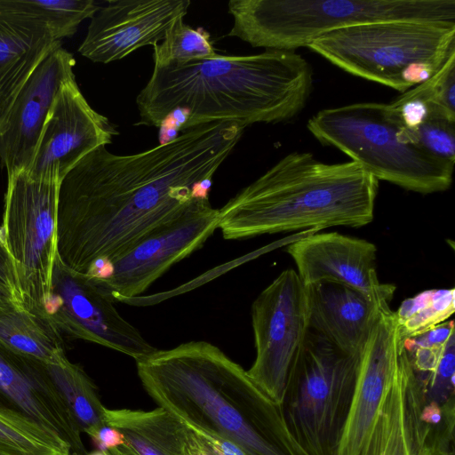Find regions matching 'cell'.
<instances>
[{
    "instance_id": "6da1fadb",
    "label": "cell",
    "mask_w": 455,
    "mask_h": 455,
    "mask_svg": "<svg viewBox=\"0 0 455 455\" xmlns=\"http://www.w3.org/2000/svg\"><path fill=\"white\" fill-rule=\"evenodd\" d=\"M245 127L208 123L140 153L116 155L100 146L86 155L60 181L56 260L92 275L209 196Z\"/></svg>"
},
{
    "instance_id": "7a4b0ae2",
    "label": "cell",
    "mask_w": 455,
    "mask_h": 455,
    "mask_svg": "<svg viewBox=\"0 0 455 455\" xmlns=\"http://www.w3.org/2000/svg\"><path fill=\"white\" fill-rule=\"evenodd\" d=\"M312 84L308 62L286 50L154 67L136 99L137 124L162 128L174 120L183 132L215 122H283L304 108Z\"/></svg>"
},
{
    "instance_id": "3957f363",
    "label": "cell",
    "mask_w": 455,
    "mask_h": 455,
    "mask_svg": "<svg viewBox=\"0 0 455 455\" xmlns=\"http://www.w3.org/2000/svg\"><path fill=\"white\" fill-rule=\"evenodd\" d=\"M148 395L195 432L228 441L244 455H307L281 405L240 364L204 340L181 343L136 361Z\"/></svg>"
},
{
    "instance_id": "277c9868",
    "label": "cell",
    "mask_w": 455,
    "mask_h": 455,
    "mask_svg": "<svg viewBox=\"0 0 455 455\" xmlns=\"http://www.w3.org/2000/svg\"><path fill=\"white\" fill-rule=\"evenodd\" d=\"M379 180L355 162L327 164L293 152L219 209L226 240L373 220Z\"/></svg>"
},
{
    "instance_id": "5b68a950",
    "label": "cell",
    "mask_w": 455,
    "mask_h": 455,
    "mask_svg": "<svg viewBox=\"0 0 455 455\" xmlns=\"http://www.w3.org/2000/svg\"><path fill=\"white\" fill-rule=\"evenodd\" d=\"M228 36L293 51L338 28L385 20L455 23V0H231Z\"/></svg>"
},
{
    "instance_id": "8992f818",
    "label": "cell",
    "mask_w": 455,
    "mask_h": 455,
    "mask_svg": "<svg viewBox=\"0 0 455 455\" xmlns=\"http://www.w3.org/2000/svg\"><path fill=\"white\" fill-rule=\"evenodd\" d=\"M307 127L322 144L339 149L378 180L422 194L444 191L451 184L454 164L417 145L390 104L323 109Z\"/></svg>"
},
{
    "instance_id": "52a82bcc",
    "label": "cell",
    "mask_w": 455,
    "mask_h": 455,
    "mask_svg": "<svg viewBox=\"0 0 455 455\" xmlns=\"http://www.w3.org/2000/svg\"><path fill=\"white\" fill-rule=\"evenodd\" d=\"M307 47L354 76L404 92L455 54V23L369 22L330 31Z\"/></svg>"
},
{
    "instance_id": "ba28073f",
    "label": "cell",
    "mask_w": 455,
    "mask_h": 455,
    "mask_svg": "<svg viewBox=\"0 0 455 455\" xmlns=\"http://www.w3.org/2000/svg\"><path fill=\"white\" fill-rule=\"evenodd\" d=\"M360 355L346 354L307 330L280 404L291 434L307 455H337Z\"/></svg>"
},
{
    "instance_id": "9c48e42d",
    "label": "cell",
    "mask_w": 455,
    "mask_h": 455,
    "mask_svg": "<svg viewBox=\"0 0 455 455\" xmlns=\"http://www.w3.org/2000/svg\"><path fill=\"white\" fill-rule=\"evenodd\" d=\"M60 180L35 179L26 172L7 176L3 229L23 308L43 316L56 259Z\"/></svg>"
},
{
    "instance_id": "30bf717a",
    "label": "cell",
    "mask_w": 455,
    "mask_h": 455,
    "mask_svg": "<svg viewBox=\"0 0 455 455\" xmlns=\"http://www.w3.org/2000/svg\"><path fill=\"white\" fill-rule=\"evenodd\" d=\"M219 209L209 196L195 201L91 277L115 301L138 298L172 266L204 246L218 228Z\"/></svg>"
},
{
    "instance_id": "8fae6325",
    "label": "cell",
    "mask_w": 455,
    "mask_h": 455,
    "mask_svg": "<svg viewBox=\"0 0 455 455\" xmlns=\"http://www.w3.org/2000/svg\"><path fill=\"white\" fill-rule=\"evenodd\" d=\"M256 357L249 377L281 404L288 375L308 330L305 285L293 269L283 271L251 306Z\"/></svg>"
},
{
    "instance_id": "7c38bea8",
    "label": "cell",
    "mask_w": 455,
    "mask_h": 455,
    "mask_svg": "<svg viewBox=\"0 0 455 455\" xmlns=\"http://www.w3.org/2000/svg\"><path fill=\"white\" fill-rule=\"evenodd\" d=\"M110 295L91 277L65 269L56 259L43 316L60 333L124 354L136 361L156 350L117 311Z\"/></svg>"
},
{
    "instance_id": "4fadbf2b",
    "label": "cell",
    "mask_w": 455,
    "mask_h": 455,
    "mask_svg": "<svg viewBox=\"0 0 455 455\" xmlns=\"http://www.w3.org/2000/svg\"><path fill=\"white\" fill-rule=\"evenodd\" d=\"M119 132L95 111L80 91L76 77L59 91L44 124L30 166L31 178L60 181L82 158L110 144Z\"/></svg>"
},
{
    "instance_id": "5bb4252c",
    "label": "cell",
    "mask_w": 455,
    "mask_h": 455,
    "mask_svg": "<svg viewBox=\"0 0 455 455\" xmlns=\"http://www.w3.org/2000/svg\"><path fill=\"white\" fill-rule=\"evenodd\" d=\"M400 333L390 307L381 311L360 355L348 415L337 455H370L395 379Z\"/></svg>"
},
{
    "instance_id": "9a60e30c",
    "label": "cell",
    "mask_w": 455,
    "mask_h": 455,
    "mask_svg": "<svg viewBox=\"0 0 455 455\" xmlns=\"http://www.w3.org/2000/svg\"><path fill=\"white\" fill-rule=\"evenodd\" d=\"M189 0H110L88 26L79 53L108 64L162 41L172 23L184 18Z\"/></svg>"
},
{
    "instance_id": "2e32d148",
    "label": "cell",
    "mask_w": 455,
    "mask_h": 455,
    "mask_svg": "<svg viewBox=\"0 0 455 455\" xmlns=\"http://www.w3.org/2000/svg\"><path fill=\"white\" fill-rule=\"evenodd\" d=\"M76 60L57 42L17 94L0 127V164L7 176L31 164L52 104L60 88L75 78Z\"/></svg>"
},
{
    "instance_id": "e0dca14e",
    "label": "cell",
    "mask_w": 455,
    "mask_h": 455,
    "mask_svg": "<svg viewBox=\"0 0 455 455\" xmlns=\"http://www.w3.org/2000/svg\"><path fill=\"white\" fill-rule=\"evenodd\" d=\"M304 285L333 282L389 305L395 286L381 283L376 271L377 248L364 239L337 232L308 234L287 248Z\"/></svg>"
},
{
    "instance_id": "ac0fdd59",
    "label": "cell",
    "mask_w": 455,
    "mask_h": 455,
    "mask_svg": "<svg viewBox=\"0 0 455 455\" xmlns=\"http://www.w3.org/2000/svg\"><path fill=\"white\" fill-rule=\"evenodd\" d=\"M0 395L13 409L59 435L69 445L71 455L87 454L82 432L44 363L0 347Z\"/></svg>"
},
{
    "instance_id": "d6986e66",
    "label": "cell",
    "mask_w": 455,
    "mask_h": 455,
    "mask_svg": "<svg viewBox=\"0 0 455 455\" xmlns=\"http://www.w3.org/2000/svg\"><path fill=\"white\" fill-rule=\"evenodd\" d=\"M57 42L28 0H0V127L23 84Z\"/></svg>"
},
{
    "instance_id": "ffe728a7",
    "label": "cell",
    "mask_w": 455,
    "mask_h": 455,
    "mask_svg": "<svg viewBox=\"0 0 455 455\" xmlns=\"http://www.w3.org/2000/svg\"><path fill=\"white\" fill-rule=\"evenodd\" d=\"M308 329L346 354L360 355L382 310L363 293L333 282L305 285Z\"/></svg>"
},
{
    "instance_id": "44dd1931",
    "label": "cell",
    "mask_w": 455,
    "mask_h": 455,
    "mask_svg": "<svg viewBox=\"0 0 455 455\" xmlns=\"http://www.w3.org/2000/svg\"><path fill=\"white\" fill-rule=\"evenodd\" d=\"M104 423L117 429L137 455H191L195 434L162 407L152 411L104 410Z\"/></svg>"
},
{
    "instance_id": "7402d4cb",
    "label": "cell",
    "mask_w": 455,
    "mask_h": 455,
    "mask_svg": "<svg viewBox=\"0 0 455 455\" xmlns=\"http://www.w3.org/2000/svg\"><path fill=\"white\" fill-rule=\"evenodd\" d=\"M390 106L417 145L454 164L455 112L438 103L424 82L403 92Z\"/></svg>"
},
{
    "instance_id": "603a6c76",
    "label": "cell",
    "mask_w": 455,
    "mask_h": 455,
    "mask_svg": "<svg viewBox=\"0 0 455 455\" xmlns=\"http://www.w3.org/2000/svg\"><path fill=\"white\" fill-rule=\"evenodd\" d=\"M0 347L44 364L65 355L56 328L26 309L0 310Z\"/></svg>"
},
{
    "instance_id": "cb8c5ba5",
    "label": "cell",
    "mask_w": 455,
    "mask_h": 455,
    "mask_svg": "<svg viewBox=\"0 0 455 455\" xmlns=\"http://www.w3.org/2000/svg\"><path fill=\"white\" fill-rule=\"evenodd\" d=\"M44 365L81 432L91 435L106 425V407L95 385L79 365L71 363L66 355Z\"/></svg>"
},
{
    "instance_id": "d4e9b609",
    "label": "cell",
    "mask_w": 455,
    "mask_h": 455,
    "mask_svg": "<svg viewBox=\"0 0 455 455\" xmlns=\"http://www.w3.org/2000/svg\"><path fill=\"white\" fill-rule=\"evenodd\" d=\"M0 455H71V450L52 431L0 405Z\"/></svg>"
},
{
    "instance_id": "484cf974",
    "label": "cell",
    "mask_w": 455,
    "mask_h": 455,
    "mask_svg": "<svg viewBox=\"0 0 455 455\" xmlns=\"http://www.w3.org/2000/svg\"><path fill=\"white\" fill-rule=\"evenodd\" d=\"M454 310V288L427 290L404 299L394 312L401 339L416 337L446 322Z\"/></svg>"
},
{
    "instance_id": "4316f807",
    "label": "cell",
    "mask_w": 455,
    "mask_h": 455,
    "mask_svg": "<svg viewBox=\"0 0 455 455\" xmlns=\"http://www.w3.org/2000/svg\"><path fill=\"white\" fill-rule=\"evenodd\" d=\"M183 20H176L164 38L153 45L154 67L180 66L218 55L210 34L185 24Z\"/></svg>"
},
{
    "instance_id": "83f0119b",
    "label": "cell",
    "mask_w": 455,
    "mask_h": 455,
    "mask_svg": "<svg viewBox=\"0 0 455 455\" xmlns=\"http://www.w3.org/2000/svg\"><path fill=\"white\" fill-rule=\"evenodd\" d=\"M41 15L54 38L72 36L78 26L86 19H92L100 9L93 0H28Z\"/></svg>"
},
{
    "instance_id": "f1b7e54d",
    "label": "cell",
    "mask_w": 455,
    "mask_h": 455,
    "mask_svg": "<svg viewBox=\"0 0 455 455\" xmlns=\"http://www.w3.org/2000/svg\"><path fill=\"white\" fill-rule=\"evenodd\" d=\"M0 308L24 309L13 263L5 249L0 244Z\"/></svg>"
},
{
    "instance_id": "f546056e",
    "label": "cell",
    "mask_w": 455,
    "mask_h": 455,
    "mask_svg": "<svg viewBox=\"0 0 455 455\" xmlns=\"http://www.w3.org/2000/svg\"><path fill=\"white\" fill-rule=\"evenodd\" d=\"M376 455H435L429 439L425 435L391 436L382 440Z\"/></svg>"
},
{
    "instance_id": "4dcf8cb0",
    "label": "cell",
    "mask_w": 455,
    "mask_h": 455,
    "mask_svg": "<svg viewBox=\"0 0 455 455\" xmlns=\"http://www.w3.org/2000/svg\"><path fill=\"white\" fill-rule=\"evenodd\" d=\"M89 436L98 451H101L126 444L124 435L117 429L108 425L102 426Z\"/></svg>"
},
{
    "instance_id": "1f68e13d",
    "label": "cell",
    "mask_w": 455,
    "mask_h": 455,
    "mask_svg": "<svg viewBox=\"0 0 455 455\" xmlns=\"http://www.w3.org/2000/svg\"><path fill=\"white\" fill-rule=\"evenodd\" d=\"M106 455H137L127 444L103 451Z\"/></svg>"
},
{
    "instance_id": "d6a6232c",
    "label": "cell",
    "mask_w": 455,
    "mask_h": 455,
    "mask_svg": "<svg viewBox=\"0 0 455 455\" xmlns=\"http://www.w3.org/2000/svg\"><path fill=\"white\" fill-rule=\"evenodd\" d=\"M196 435L198 442V451L196 455H218L211 449L207 443L197 433H196Z\"/></svg>"
},
{
    "instance_id": "836d02e7",
    "label": "cell",
    "mask_w": 455,
    "mask_h": 455,
    "mask_svg": "<svg viewBox=\"0 0 455 455\" xmlns=\"http://www.w3.org/2000/svg\"><path fill=\"white\" fill-rule=\"evenodd\" d=\"M0 244H2L4 247H5V237H4V232L3 227L0 228Z\"/></svg>"
},
{
    "instance_id": "e575fe53",
    "label": "cell",
    "mask_w": 455,
    "mask_h": 455,
    "mask_svg": "<svg viewBox=\"0 0 455 455\" xmlns=\"http://www.w3.org/2000/svg\"><path fill=\"white\" fill-rule=\"evenodd\" d=\"M85 455H106V454L101 451H95L91 453H87Z\"/></svg>"
},
{
    "instance_id": "d590c367",
    "label": "cell",
    "mask_w": 455,
    "mask_h": 455,
    "mask_svg": "<svg viewBox=\"0 0 455 455\" xmlns=\"http://www.w3.org/2000/svg\"><path fill=\"white\" fill-rule=\"evenodd\" d=\"M0 310H2V309L0 308Z\"/></svg>"
}]
</instances>
